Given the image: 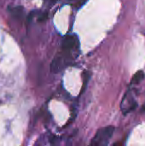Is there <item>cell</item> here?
Segmentation results:
<instances>
[{
  "label": "cell",
  "instance_id": "6da1fadb",
  "mask_svg": "<svg viewBox=\"0 0 145 146\" xmlns=\"http://www.w3.org/2000/svg\"><path fill=\"white\" fill-rule=\"evenodd\" d=\"M115 132V127L112 126L105 127L100 128L93 137L91 145L92 146H105L107 145L113 136Z\"/></svg>",
  "mask_w": 145,
  "mask_h": 146
},
{
  "label": "cell",
  "instance_id": "7a4b0ae2",
  "mask_svg": "<svg viewBox=\"0 0 145 146\" xmlns=\"http://www.w3.org/2000/svg\"><path fill=\"white\" fill-rule=\"evenodd\" d=\"M137 107V102L131 93L130 91H128L126 95L124 96L121 104V110L123 112L124 115H126L130 113L131 111L134 110Z\"/></svg>",
  "mask_w": 145,
  "mask_h": 146
},
{
  "label": "cell",
  "instance_id": "3957f363",
  "mask_svg": "<svg viewBox=\"0 0 145 146\" xmlns=\"http://www.w3.org/2000/svg\"><path fill=\"white\" fill-rule=\"evenodd\" d=\"M76 44V37L74 35H66L62 40V47L64 50H71Z\"/></svg>",
  "mask_w": 145,
  "mask_h": 146
},
{
  "label": "cell",
  "instance_id": "277c9868",
  "mask_svg": "<svg viewBox=\"0 0 145 146\" xmlns=\"http://www.w3.org/2000/svg\"><path fill=\"white\" fill-rule=\"evenodd\" d=\"M63 68V60L62 57L60 56H56L55 57L51 63H50V72L53 73V74H58L62 71Z\"/></svg>",
  "mask_w": 145,
  "mask_h": 146
},
{
  "label": "cell",
  "instance_id": "5b68a950",
  "mask_svg": "<svg viewBox=\"0 0 145 146\" xmlns=\"http://www.w3.org/2000/svg\"><path fill=\"white\" fill-rule=\"evenodd\" d=\"M9 11L14 16L15 19H21L24 15V9L21 6H15V7H11L9 8Z\"/></svg>",
  "mask_w": 145,
  "mask_h": 146
},
{
  "label": "cell",
  "instance_id": "8992f818",
  "mask_svg": "<svg viewBox=\"0 0 145 146\" xmlns=\"http://www.w3.org/2000/svg\"><path fill=\"white\" fill-rule=\"evenodd\" d=\"M144 78V73L142 71V70H139L132 77V84L133 85H136V84H138L140 83Z\"/></svg>",
  "mask_w": 145,
  "mask_h": 146
},
{
  "label": "cell",
  "instance_id": "52a82bcc",
  "mask_svg": "<svg viewBox=\"0 0 145 146\" xmlns=\"http://www.w3.org/2000/svg\"><path fill=\"white\" fill-rule=\"evenodd\" d=\"M83 76H84V81H83V87H82V89H81V93L84 92V91H85V87H86V86H87L89 78H90V75H89L88 72H86V71L84 72Z\"/></svg>",
  "mask_w": 145,
  "mask_h": 146
},
{
  "label": "cell",
  "instance_id": "ba28073f",
  "mask_svg": "<svg viewBox=\"0 0 145 146\" xmlns=\"http://www.w3.org/2000/svg\"><path fill=\"white\" fill-rule=\"evenodd\" d=\"M58 0H52V3H56V2H57Z\"/></svg>",
  "mask_w": 145,
  "mask_h": 146
}]
</instances>
